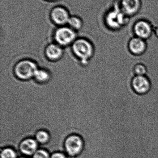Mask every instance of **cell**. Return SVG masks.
Here are the masks:
<instances>
[{"instance_id": "7c38bea8", "label": "cell", "mask_w": 158, "mask_h": 158, "mask_svg": "<svg viewBox=\"0 0 158 158\" xmlns=\"http://www.w3.org/2000/svg\"><path fill=\"white\" fill-rule=\"evenodd\" d=\"M46 57L53 61L59 60L63 54V50L60 45L58 44H49L45 50Z\"/></svg>"}, {"instance_id": "d6986e66", "label": "cell", "mask_w": 158, "mask_h": 158, "mask_svg": "<svg viewBox=\"0 0 158 158\" xmlns=\"http://www.w3.org/2000/svg\"><path fill=\"white\" fill-rule=\"evenodd\" d=\"M51 158H69L66 154L62 152H55L51 155Z\"/></svg>"}, {"instance_id": "9c48e42d", "label": "cell", "mask_w": 158, "mask_h": 158, "mask_svg": "<svg viewBox=\"0 0 158 158\" xmlns=\"http://www.w3.org/2000/svg\"><path fill=\"white\" fill-rule=\"evenodd\" d=\"M147 49L146 41L135 36L131 39L128 43V50L131 54L135 56L142 55Z\"/></svg>"}, {"instance_id": "8992f818", "label": "cell", "mask_w": 158, "mask_h": 158, "mask_svg": "<svg viewBox=\"0 0 158 158\" xmlns=\"http://www.w3.org/2000/svg\"><path fill=\"white\" fill-rule=\"evenodd\" d=\"M152 83L147 76H135L131 81L134 92L140 95L147 94L152 88Z\"/></svg>"}, {"instance_id": "9a60e30c", "label": "cell", "mask_w": 158, "mask_h": 158, "mask_svg": "<svg viewBox=\"0 0 158 158\" xmlns=\"http://www.w3.org/2000/svg\"><path fill=\"white\" fill-rule=\"evenodd\" d=\"M70 27L75 30L80 29L82 27L83 23L81 19L77 16H70L68 21Z\"/></svg>"}, {"instance_id": "7a4b0ae2", "label": "cell", "mask_w": 158, "mask_h": 158, "mask_svg": "<svg viewBox=\"0 0 158 158\" xmlns=\"http://www.w3.org/2000/svg\"><path fill=\"white\" fill-rule=\"evenodd\" d=\"M72 51L83 65L88 64L94 53L92 43L84 39L76 40L72 44Z\"/></svg>"}, {"instance_id": "6da1fadb", "label": "cell", "mask_w": 158, "mask_h": 158, "mask_svg": "<svg viewBox=\"0 0 158 158\" xmlns=\"http://www.w3.org/2000/svg\"><path fill=\"white\" fill-rule=\"evenodd\" d=\"M121 1L119 0L115 2L104 16L105 25L111 30L120 29L130 21V17L126 16L122 10Z\"/></svg>"}, {"instance_id": "e0dca14e", "label": "cell", "mask_w": 158, "mask_h": 158, "mask_svg": "<svg viewBox=\"0 0 158 158\" xmlns=\"http://www.w3.org/2000/svg\"><path fill=\"white\" fill-rule=\"evenodd\" d=\"M148 72V69L144 64L138 63L134 66L133 73L135 76H146Z\"/></svg>"}, {"instance_id": "2e32d148", "label": "cell", "mask_w": 158, "mask_h": 158, "mask_svg": "<svg viewBox=\"0 0 158 158\" xmlns=\"http://www.w3.org/2000/svg\"><path fill=\"white\" fill-rule=\"evenodd\" d=\"M1 158H18L16 151L11 147H5L1 150Z\"/></svg>"}, {"instance_id": "ffe728a7", "label": "cell", "mask_w": 158, "mask_h": 158, "mask_svg": "<svg viewBox=\"0 0 158 158\" xmlns=\"http://www.w3.org/2000/svg\"><path fill=\"white\" fill-rule=\"evenodd\" d=\"M18 158H29L28 157L23 156V157H19Z\"/></svg>"}, {"instance_id": "ba28073f", "label": "cell", "mask_w": 158, "mask_h": 158, "mask_svg": "<svg viewBox=\"0 0 158 158\" xmlns=\"http://www.w3.org/2000/svg\"><path fill=\"white\" fill-rule=\"evenodd\" d=\"M39 144L35 138H25L19 143V150L25 156H32L39 149Z\"/></svg>"}, {"instance_id": "5b68a950", "label": "cell", "mask_w": 158, "mask_h": 158, "mask_svg": "<svg viewBox=\"0 0 158 158\" xmlns=\"http://www.w3.org/2000/svg\"><path fill=\"white\" fill-rule=\"evenodd\" d=\"M76 38L75 31L70 27H61L55 32V40L57 44L61 46H67L73 44L76 40Z\"/></svg>"}, {"instance_id": "30bf717a", "label": "cell", "mask_w": 158, "mask_h": 158, "mask_svg": "<svg viewBox=\"0 0 158 158\" xmlns=\"http://www.w3.org/2000/svg\"><path fill=\"white\" fill-rule=\"evenodd\" d=\"M122 10L127 16L132 17L139 13L142 7L141 0H122Z\"/></svg>"}, {"instance_id": "3957f363", "label": "cell", "mask_w": 158, "mask_h": 158, "mask_svg": "<svg viewBox=\"0 0 158 158\" xmlns=\"http://www.w3.org/2000/svg\"><path fill=\"white\" fill-rule=\"evenodd\" d=\"M85 142L81 136L77 134L68 135L64 141V148L69 158L80 156L85 148Z\"/></svg>"}, {"instance_id": "5bb4252c", "label": "cell", "mask_w": 158, "mask_h": 158, "mask_svg": "<svg viewBox=\"0 0 158 158\" xmlns=\"http://www.w3.org/2000/svg\"><path fill=\"white\" fill-rule=\"evenodd\" d=\"M34 78L38 82L44 83L48 81L50 79V73L45 69H38L35 72Z\"/></svg>"}, {"instance_id": "ac0fdd59", "label": "cell", "mask_w": 158, "mask_h": 158, "mask_svg": "<svg viewBox=\"0 0 158 158\" xmlns=\"http://www.w3.org/2000/svg\"><path fill=\"white\" fill-rule=\"evenodd\" d=\"M32 158H51V155L47 150L39 149L32 156Z\"/></svg>"}, {"instance_id": "277c9868", "label": "cell", "mask_w": 158, "mask_h": 158, "mask_svg": "<svg viewBox=\"0 0 158 158\" xmlns=\"http://www.w3.org/2000/svg\"><path fill=\"white\" fill-rule=\"evenodd\" d=\"M38 69L35 62L31 60H24L19 61L15 65L14 72L16 77L19 80L27 81L34 77Z\"/></svg>"}, {"instance_id": "44dd1931", "label": "cell", "mask_w": 158, "mask_h": 158, "mask_svg": "<svg viewBox=\"0 0 158 158\" xmlns=\"http://www.w3.org/2000/svg\"><path fill=\"white\" fill-rule=\"evenodd\" d=\"M49 1H57V0H49Z\"/></svg>"}, {"instance_id": "4fadbf2b", "label": "cell", "mask_w": 158, "mask_h": 158, "mask_svg": "<svg viewBox=\"0 0 158 158\" xmlns=\"http://www.w3.org/2000/svg\"><path fill=\"white\" fill-rule=\"evenodd\" d=\"M51 135L47 131L44 130H40L36 132L35 139L38 143L45 145L48 143L51 140Z\"/></svg>"}, {"instance_id": "8fae6325", "label": "cell", "mask_w": 158, "mask_h": 158, "mask_svg": "<svg viewBox=\"0 0 158 158\" xmlns=\"http://www.w3.org/2000/svg\"><path fill=\"white\" fill-rule=\"evenodd\" d=\"M51 17L55 24L64 25L67 24L70 16L66 8L61 6L54 7L51 11Z\"/></svg>"}, {"instance_id": "52a82bcc", "label": "cell", "mask_w": 158, "mask_h": 158, "mask_svg": "<svg viewBox=\"0 0 158 158\" xmlns=\"http://www.w3.org/2000/svg\"><path fill=\"white\" fill-rule=\"evenodd\" d=\"M133 31L135 37L147 40L152 36L153 27L149 21L141 19L135 24Z\"/></svg>"}]
</instances>
